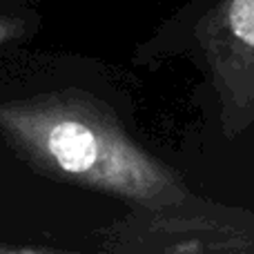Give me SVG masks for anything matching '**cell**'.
Instances as JSON below:
<instances>
[{"label": "cell", "instance_id": "7a4b0ae2", "mask_svg": "<svg viewBox=\"0 0 254 254\" xmlns=\"http://www.w3.org/2000/svg\"><path fill=\"white\" fill-rule=\"evenodd\" d=\"M201 43L237 107L254 98V0H221L201 25Z\"/></svg>", "mask_w": 254, "mask_h": 254}, {"label": "cell", "instance_id": "6da1fadb", "mask_svg": "<svg viewBox=\"0 0 254 254\" xmlns=\"http://www.w3.org/2000/svg\"><path fill=\"white\" fill-rule=\"evenodd\" d=\"M0 131L29 165L63 183L152 210L188 198L174 172L140 149L112 110L83 92L2 103Z\"/></svg>", "mask_w": 254, "mask_h": 254}, {"label": "cell", "instance_id": "3957f363", "mask_svg": "<svg viewBox=\"0 0 254 254\" xmlns=\"http://www.w3.org/2000/svg\"><path fill=\"white\" fill-rule=\"evenodd\" d=\"M13 31H16V20H7V18L0 16V43L9 36H13Z\"/></svg>", "mask_w": 254, "mask_h": 254}]
</instances>
